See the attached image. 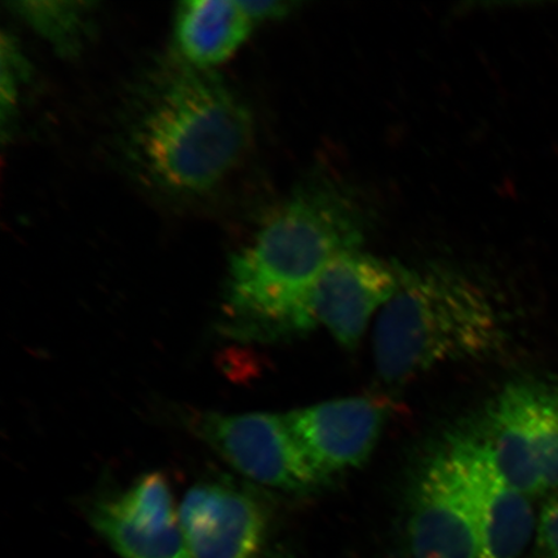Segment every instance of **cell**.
<instances>
[{
    "instance_id": "6da1fadb",
    "label": "cell",
    "mask_w": 558,
    "mask_h": 558,
    "mask_svg": "<svg viewBox=\"0 0 558 558\" xmlns=\"http://www.w3.org/2000/svg\"><path fill=\"white\" fill-rule=\"evenodd\" d=\"M364 232L339 185L318 179L300 187L230 259L222 331L260 340L314 329V284L337 257L361 248Z\"/></svg>"
},
{
    "instance_id": "5b68a950",
    "label": "cell",
    "mask_w": 558,
    "mask_h": 558,
    "mask_svg": "<svg viewBox=\"0 0 558 558\" xmlns=\"http://www.w3.org/2000/svg\"><path fill=\"white\" fill-rule=\"evenodd\" d=\"M407 558H485L476 515L448 448L424 466L404 532Z\"/></svg>"
},
{
    "instance_id": "ac0fdd59",
    "label": "cell",
    "mask_w": 558,
    "mask_h": 558,
    "mask_svg": "<svg viewBox=\"0 0 558 558\" xmlns=\"http://www.w3.org/2000/svg\"><path fill=\"white\" fill-rule=\"evenodd\" d=\"M260 558H298L296 556L289 553H274Z\"/></svg>"
},
{
    "instance_id": "ba28073f",
    "label": "cell",
    "mask_w": 558,
    "mask_h": 558,
    "mask_svg": "<svg viewBox=\"0 0 558 558\" xmlns=\"http://www.w3.org/2000/svg\"><path fill=\"white\" fill-rule=\"evenodd\" d=\"M268 521L259 499L228 481L195 485L179 507L193 558H260Z\"/></svg>"
},
{
    "instance_id": "4fadbf2b",
    "label": "cell",
    "mask_w": 558,
    "mask_h": 558,
    "mask_svg": "<svg viewBox=\"0 0 558 558\" xmlns=\"http://www.w3.org/2000/svg\"><path fill=\"white\" fill-rule=\"evenodd\" d=\"M10 10L62 56L82 51L88 37L90 2H12Z\"/></svg>"
},
{
    "instance_id": "e0dca14e",
    "label": "cell",
    "mask_w": 558,
    "mask_h": 558,
    "mask_svg": "<svg viewBox=\"0 0 558 558\" xmlns=\"http://www.w3.org/2000/svg\"><path fill=\"white\" fill-rule=\"evenodd\" d=\"M241 2V0H240ZM243 10L247 12L254 24L260 23V21L281 19L291 11L292 3L289 2H275V0H268V2H241Z\"/></svg>"
},
{
    "instance_id": "277c9868",
    "label": "cell",
    "mask_w": 558,
    "mask_h": 558,
    "mask_svg": "<svg viewBox=\"0 0 558 558\" xmlns=\"http://www.w3.org/2000/svg\"><path fill=\"white\" fill-rule=\"evenodd\" d=\"M193 424L209 448L256 484L303 493L323 483L286 415L207 413Z\"/></svg>"
},
{
    "instance_id": "2e32d148",
    "label": "cell",
    "mask_w": 558,
    "mask_h": 558,
    "mask_svg": "<svg viewBox=\"0 0 558 558\" xmlns=\"http://www.w3.org/2000/svg\"><path fill=\"white\" fill-rule=\"evenodd\" d=\"M535 546L539 558H558V490L550 494L536 521Z\"/></svg>"
},
{
    "instance_id": "3957f363",
    "label": "cell",
    "mask_w": 558,
    "mask_h": 558,
    "mask_svg": "<svg viewBox=\"0 0 558 558\" xmlns=\"http://www.w3.org/2000/svg\"><path fill=\"white\" fill-rule=\"evenodd\" d=\"M497 310L481 286L460 271H409L376 319L375 364L388 383H404L448 362L497 351Z\"/></svg>"
},
{
    "instance_id": "7c38bea8",
    "label": "cell",
    "mask_w": 558,
    "mask_h": 558,
    "mask_svg": "<svg viewBox=\"0 0 558 558\" xmlns=\"http://www.w3.org/2000/svg\"><path fill=\"white\" fill-rule=\"evenodd\" d=\"M254 26L241 2L186 0L178 5L174 44L184 64L211 72L240 50Z\"/></svg>"
},
{
    "instance_id": "30bf717a",
    "label": "cell",
    "mask_w": 558,
    "mask_h": 558,
    "mask_svg": "<svg viewBox=\"0 0 558 558\" xmlns=\"http://www.w3.org/2000/svg\"><path fill=\"white\" fill-rule=\"evenodd\" d=\"M320 481L357 469L378 445L387 410L373 397H348L286 415Z\"/></svg>"
},
{
    "instance_id": "52a82bcc",
    "label": "cell",
    "mask_w": 558,
    "mask_h": 558,
    "mask_svg": "<svg viewBox=\"0 0 558 558\" xmlns=\"http://www.w3.org/2000/svg\"><path fill=\"white\" fill-rule=\"evenodd\" d=\"M89 520L122 558H193L163 474H145L128 490L96 501Z\"/></svg>"
},
{
    "instance_id": "9a60e30c",
    "label": "cell",
    "mask_w": 558,
    "mask_h": 558,
    "mask_svg": "<svg viewBox=\"0 0 558 558\" xmlns=\"http://www.w3.org/2000/svg\"><path fill=\"white\" fill-rule=\"evenodd\" d=\"M26 74V62L19 50L16 40L11 35H2V85H0V104H2L3 131L15 116L21 82Z\"/></svg>"
},
{
    "instance_id": "8992f818",
    "label": "cell",
    "mask_w": 558,
    "mask_h": 558,
    "mask_svg": "<svg viewBox=\"0 0 558 558\" xmlns=\"http://www.w3.org/2000/svg\"><path fill=\"white\" fill-rule=\"evenodd\" d=\"M407 275L364 251L353 250L335 259L312 290L310 312L314 327L323 326L341 347L354 349L369 320L392 299Z\"/></svg>"
},
{
    "instance_id": "5bb4252c",
    "label": "cell",
    "mask_w": 558,
    "mask_h": 558,
    "mask_svg": "<svg viewBox=\"0 0 558 558\" xmlns=\"http://www.w3.org/2000/svg\"><path fill=\"white\" fill-rule=\"evenodd\" d=\"M538 463L544 494L558 490V386L538 381Z\"/></svg>"
},
{
    "instance_id": "7a4b0ae2",
    "label": "cell",
    "mask_w": 558,
    "mask_h": 558,
    "mask_svg": "<svg viewBox=\"0 0 558 558\" xmlns=\"http://www.w3.org/2000/svg\"><path fill=\"white\" fill-rule=\"evenodd\" d=\"M254 140L250 110L225 82L184 64L158 76L129 130L138 169L160 190L199 195L220 185Z\"/></svg>"
},
{
    "instance_id": "9c48e42d",
    "label": "cell",
    "mask_w": 558,
    "mask_h": 558,
    "mask_svg": "<svg viewBox=\"0 0 558 558\" xmlns=\"http://www.w3.org/2000/svg\"><path fill=\"white\" fill-rule=\"evenodd\" d=\"M469 494L485 558H520L536 530L532 499L501 476L476 435L448 446Z\"/></svg>"
},
{
    "instance_id": "8fae6325",
    "label": "cell",
    "mask_w": 558,
    "mask_h": 558,
    "mask_svg": "<svg viewBox=\"0 0 558 558\" xmlns=\"http://www.w3.org/2000/svg\"><path fill=\"white\" fill-rule=\"evenodd\" d=\"M538 381L508 384L488 408L478 439L509 484L530 499L544 494L539 463Z\"/></svg>"
}]
</instances>
